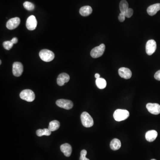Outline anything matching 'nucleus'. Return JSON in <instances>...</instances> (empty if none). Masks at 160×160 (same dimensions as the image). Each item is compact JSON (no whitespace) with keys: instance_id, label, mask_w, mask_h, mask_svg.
Instances as JSON below:
<instances>
[{"instance_id":"f257e3e1","label":"nucleus","mask_w":160,"mask_h":160,"mask_svg":"<svg viewBox=\"0 0 160 160\" xmlns=\"http://www.w3.org/2000/svg\"><path fill=\"white\" fill-rule=\"evenodd\" d=\"M130 116V113L127 110L118 109L113 113V118L117 121H121L128 119Z\"/></svg>"},{"instance_id":"0eeeda50","label":"nucleus","mask_w":160,"mask_h":160,"mask_svg":"<svg viewBox=\"0 0 160 160\" xmlns=\"http://www.w3.org/2000/svg\"><path fill=\"white\" fill-rule=\"evenodd\" d=\"M157 49V44L154 40H150L147 42L145 47L146 53L148 55H152Z\"/></svg>"},{"instance_id":"393cba45","label":"nucleus","mask_w":160,"mask_h":160,"mask_svg":"<svg viewBox=\"0 0 160 160\" xmlns=\"http://www.w3.org/2000/svg\"><path fill=\"white\" fill-rule=\"evenodd\" d=\"M133 10L131 8H129L124 13V14L125 15V17L127 18H130L132 16V15H133Z\"/></svg>"},{"instance_id":"2f4dec72","label":"nucleus","mask_w":160,"mask_h":160,"mask_svg":"<svg viewBox=\"0 0 160 160\" xmlns=\"http://www.w3.org/2000/svg\"><path fill=\"white\" fill-rule=\"evenodd\" d=\"M151 160H156V159H153Z\"/></svg>"},{"instance_id":"aec40b11","label":"nucleus","mask_w":160,"mask_h":160,"mask_svg":"<svg viewBox=\"0 0 160 160\" xmlns=\"http://www.w3.org/2000/svg\"><path fill=\"white\" fill-rule=\"evenodd\" d=\"M96 84L99 89H104L106 87L107 83L104 79L100 78L99 79H96Z\"/></svg>"},{"instance_id":"a878e982","label":"nucleus","mask_w":160,"mask_h":160,"mask_svg":"<svg viewBox=\"0 0 160 160\" xmlns=\"http://www.w3.org/2000/svg\"><path fill=\"white\" fill-rule=\"evenodd\" d=\"M87 151L85 150H83L81 151V156H80V160H90L86 158L87 154Z\"/></svg>"},{"instance_id":"6e6552de","label":"nucleus","mask_w":160,"mask_h":160,"mask_svg":"<svg viewBox=\"0 0 160 160\" xmlns=\"http://www.w3.org/2000/svg\"><path fill=\"white\" fill-rule=\"evenodd\" d=\"M38 21L33 15L30 16L26 20V26L29 30H34L37 27Z\"/></svg>"},{"instance_id":"2eb2a0df","label":"nucleus","mask_w":160,"mask_h":160,"mask_svg":"<svg viewBox=\"0 0 160 160\" xmlns=\"http://www.w3.org/2000/svg\"><path fill=\"white\" fill-rule=\"evenodd\" d=\"M61 151L63 153L64 156L69 157L71 154L72 149L71 146L68 143L64 144H62L60 147Z\"/></svg>"},{"instance_id":"c85d7f7f","label":"nucleus","mask_w":160,"mask_h":160,"mask_svg":"<svg viewBox=\"0 0 160 160\" xmlns=\"http://www.w3.org/2000/svg\"><path fill=\"white\" fill-rule=\"evenodd\" d=\"M11 41L14 44H15L17 43L18 42V39L17 38H13L11 40Z\"/></svg>"},{"instance_id":"f3484780","label":"nucleus","mask_w":160,"mask_h":160,"mask_svg":"<svg viewBox=\"0 0 160 160\" xmlns=\"http://www.w3.org/2000/svg\"><path fill=\"white\" fill-rule=\"evenodd\" d=\"M93 10L91 7L90 6H84L82 7L80 9L79 13L83 17H86L89 16L92 13Z\"/></svg>"},{"instance_id":"f8f14e48","label":"nucleus","mask_w":160,"mask_h":160,"mask_svg":"<svg viewBox=\"0 0 160 160\" xmlns=\"http://www.w3.org/2000/svg\"><path fill=\"white\" fill-rule=\"evenodd\" d=\"M119 75L121 78L125 79H129L132 77L131 71L130 69L125 67H121L119 70Z\"/></svg>"},{"instance_id":"9b49d317","label":"nucleus","mask_w":160,"mask_h":160,"mask_svg":"<svg viewBox=\"0 0 160 160\" xmlns=\"http://www.w3.org/2000/svg\"><path fill=\"white\" fill-rule=\"evenodd\" d=\"M21 20L18 17L13 18L7 21L6 23V27L10 30H14L19 26Z\"/></svg>"},{"instance_id":"5701e85b","label":"nucleus","mask_w":160,"mask_h":160,"mask_svg":"<svg viewBox=\"0 0 160 160\" xmlns=\"http://www.w3.org/2000/svg\"><path fill=\"white\" fill-rule=\"evenodd\" d=\"M23 6L26 10L29 11L33 10L34 9V5L33 4L29 1H25L24 3Z\"/></svg>"},{"instance_id":"423d86ee","label":"nucleus","mask_w":160,"mask_h":160,"mask_svg":"<svg viewBox=\"0 0 160 160\" xmlns=\"http://www.w3.org/2000/svg\"><path fill=\"white\" fill-rule=\"evenodd\" d=\"M56 104L60 108H63L65 110H69L73 107V103L69 100L59 99L56 101Z\"/></svg>"},{"instance_id":"4be33fe9","label":"nucleus","mask_w":160,"mask_h":160,"mask_svg":"<svg viewBox=\"0 0 160 160\" xmlns=\"http://www.w3.org/2000/svg\"><path fill=\"white\" fill-rule=\"evenodd\" d=\"M119 7L121 13H124L129 9V4L127 1L125 0H122L120 2Z\"/></svg>"},{"instance_id":"cd10ccee","label":"nucleus","mask_w":160,"mask_h":160,"mask_svg":"<svg viewBox=\"0 0 160 160\" xmlns=\"http://www.w3.org/2000/svg\"><path fill=\"white\" fill-rule=\"evenodd\" d=\"M154 78H155V79L160 81V70L158 71L155 73V75H154Z\"/></svg>"},{"instance_id":"7ed1b4c3","label":"nucleus","mask_w":160,"mask_h":160,"mask_svg":"<svg viewBox=\"0 0 160 160\" xmlns=\"http://www.w3.org/2000/svg\"><path fill=\"white\" fill-rule=\"evenodd\" d=\"M39 56L40 59L42 61L45 62H50L54 59L55 55L51 51L44 49L40 52Z\"/></svg>"},{"instance_id":"412c9836","label":"nucleus","mask_w":160,"mask_h":160,"mask_svg":"<svg viewBox=\"0 0 160 160\" xmlns=\"http://www.w3.org/2000/svg\"><path fill=\"white\" fill-rule=\"evenodd\" d=\"M37 135L39 137L43 136H50L51 134V131L49 129H39L36 132Z\"/></svg>"},{"instance_id":"c756f323","label":"nucleus","mask_w":160,"mask_h":160,"mask_svg":"<svg viewBox=\"0 0 160 160\" xmlns=\"http://www.w3.org/2000/svg\"><path fill=\"white\" fill-rule=\"evenodd\" d=\"M95 77L96 79H99L100 78V75L99 73H96L95 75Z\"/></svg>"},{"instance_id":"f03ea898","label":"nucleus","mask_w":160,"mask_h":160,"mask_svg":"<svg viewBox=\"0 0 160 160\" xmlns=\"http://www.w3.org/2000/svg\"><path fill=\"white\" fill-rule=\"evenodd\" d=\"M81 121L82 124L86 128L92 127L93 125L94 122L91 116L86 112H84L81 114Z\"/></svg>"},{"instance_id":"ddd939ff","label":"nucleus","mask_w":160,"mask_h":160,"mask_svg":"<svg viewBox=\"0 0 160 160\" xmlns=\"http://www.w3.org/2000/svg\"><path fill=\"white\" fill-rule=\"evenodd\" d=\"M70 79V76L67 73H62L58 76L57 83L59 86H63L64 84L68 82Z\"/></svg>"},{"instance_id":"6ab92c4d","label":"nucleus","mask_w":160,"mask_h":160,"mask_svg":"<svg viewBox=\"0 0 160 160\" xmlns=\"http://www.w3.org/2000/svg\"><path fill=\"white\" fill-rule=\"evenodd\" d=\"M60 124L59 122L57 120L51 121L49 124L48 129L51 132L57 130L59 128Z\"/></svg>"},{"instance_id":"dca6fc26","label":"nucleus","mask_w":160,"mask_h":160,"mask_svg":"<svg viewBox=\"0 0 160 160\" xmlns=\"http://www.w3.org/2000/svg\"><path fill=\"white\" fill-rule=\"evenodd\" d=\"M158 132L154 130L148 131L145 134V139L149 142H153L158 137Z\"/></svg>"},{"instance_id":"4468645a","label":"nucleus","mask_w":160,"mask_h":160,"mask_svg":"<svg viewBox=\"0 0 160 160\" xmlns=\"http://www.w3.org/2000/svg\"><path fill=\"white\" fill-rule=\"evenodd\" d=\"M160 10V3L150 5L147 8V12L150 16H153Z\"/></svg>"},{"instance_id":"a211bd4d","label":"nucleus","mask_w":160,"mask_h":160,"mask_svg":"<svg viewBox=\"0 0 160 160\" xmlns=\"http://www.w3.org/2000/svg\"><path fill=\"white\" fill-rule=\"evenodd\" d=\"M110 147L113 150H119L121 147V141L118 139H113L111 141Z\"/></svg>"},{"instance_id":"b1692460","label":"nucleus","mask_w":160,"mask_h":160,"mask_svg":"<svg viewBox=\"0 0 160 160\" xmlns=\"http://www.w3.org/2000/svg\"><path fill=\"white\" fill-rule=\"evenodd\" d=\"M13 44H14L11 41H5L4 42L3 45L5 50H10L12 48Z\"/></svg>"},{"instance_id":"9d476101","label":"nucleus","mask_w":160,"mask_h":160,"mask_svg":"<svg viewBox=\"0 0 160 160\" xmlns=\"http://www.w3.org/2000/svg\"><path fill=\"white\" fill-rule=\"evenodd\" d=\"M146 108L152 114L158 115L160 113V105L159 104L149 103L146 104Z\"/></svg>"},{"instance_id":"bb28decb","label":"nucleus","mask_w":160,"mask_h":160,"mask_svg":"<svg viewBox=\"0 0 160 160\" xmlns=\"http://www.w3.org/2000/svg\"><path fill=\"white\" fill-rule=\"evenodd\" d=\"M125 15H124V13H120L119 16V20L120 22L124 21L125 19Z\"/></svg>"},{"instance_id":"1a4fd4ad","label":"nucleus","mask_w":160,"mask_h":160,"mask_svg":"<svg viewBox=\"0 0 160 160\" xmlns=\"http://www.w3.org/2000/svg\"><path fill=\"white\" fill-rule=\"evenodd\" d=\"M23 66L21 63L15 62L13 65V73L14 76L19 77L21 76L23 72Z\"/></svg>"},{"instance_id":"39448f33","label":"nucleus","mask_w":160,"mask_h":160,"mask_svg":"<svg viewBox=\"0 0 160 160\" xmlns=\"http://www.w3.org/2000/svg\"><path fill=\"white\" fill-rule=\"evenodd\" d=\"M105 49V45L104 44H101L99 46L95 47L90 52L91 56L94 59L100 58L103 54Z\"/></svg>"},{"instance_id":"7c9ffc66","label":"nucleus","mask_w":160,"mask_h":160,"mask_svg":"<svg viewBox=\"0 0 160 160\" xmlns=\"http://www.w3.org/2000/svg\"><path fill=\"white\" fill-rule=\"evenodd\" d=\"M1 61V63H0V64H1V61Z\"/></svg>"},{"instance_id":"20e7f679","label":"nucleus","mask_w":160,"mask_h":160,"mask_svg":"<svg viewBox=\"0 0 160 160\" xmlns=\"http://www.w3.org/2000/svg\"><path fill=\"white\" fill-rule=\"evenodd\" d=\"M21 99L28 102H32L35 99L34 93L30 90H24L21 92L20 94Z\"/></svg>"}]
</instances>
